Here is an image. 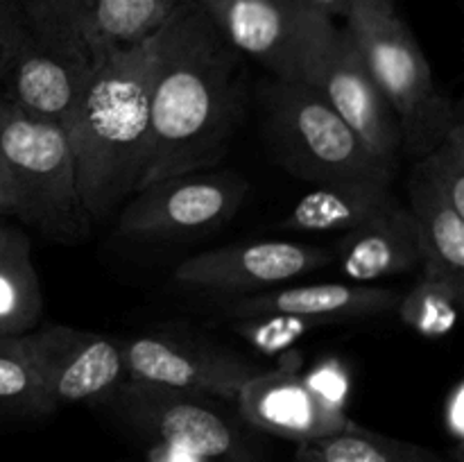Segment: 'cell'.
I'll use <instances>...</instances> for the list:
<instances>
[{"mask_svg": "<svg viewBox=\"0 0 464 462\" xmlns=\"http://www.w3.org/2000/svg\"><path fill=\"white\" fill-rule=\"evenodd\" d=\"M447 421H449V426H451V430H453V435H456V438H462V385H458L456 390H453V394H451V401H449V406H447Z\"/></svg>", "mask_w": 464, "mask_h": 462, "instance_id": "cell-27", "label": "cell"}, {"mask_svg": "<svg viewBox=\"0 0 464 462\" xmlns=\"http://www.w3.org/2000/svg\"><path fill=\"white\" fill-rule=\"evenodd\" d=\"M331 261L334 254L315 245L261 240L195 254L175 267L172 279L184 288L234 293L245 297L279 288Z\"/></svg>", "mask_w": 464, "mask_h": 462, "instance_id": "cell-11", "label": "cell"}, {"mask_svg": "<svg viewBox=\"0 0 464 462\" xmlns=\"http://www.w3.org/2000/svg\"><path fill=\"white\" fill-rule=\"evenodd\" d=\"M181 3H193V5H199V7H207L211 0H181Z\"/></svg>", "mask_w": 464, "mask_h": 462, "instance_id": "cell-28", "label": "cell"}, {"mask_svg": "<svg viewBox=\"0 0 464 462\" xmlns=\"http://www.w3.org/2000/svg\"><path fill=\"white\" fill-rule=\"evenodd\" d=\"M95 59L36 39L27 32L0 95L21 111L54 122L63 130L89 82Z\"/></svg>", "mask_w": 464, "mask_h": 462, "instance_id": "cell-15", "label": "cell"}, {"mask_svg": "<svg viewBox=\"0 0 464 462\" xmlns=\"http://www.w3.org/2000/svg\"><path fill=\"white\" fill-rule=\"evenodd\" d=\"M267 134L285 170L315 186L394 179V166L376 159L352 127L299 82H281L266 95Z\"/></svg>", "mask_w": 464, "mask_h": 462, "instance_id": "cell-5", "label": "cell"}, {"mask_svg": "<svg viewBox=\"0 0 464 462\" xmlns=\"http://www.w3.org/2000/svg\"><path fill=\"white\" fill-rule=\"evenodd\" d=\"M338 261L353 284H374L421 267L420 231L412 213L397 204L347 231L338 243Z\"/></svg>", "mask_w": 464, "mask_h": 462, "instance_id": "cell-17", "label": "cell"}, {"mask_svg": "<svg viewBox=\"0 0 464 462\" xmlns=\"http://www.w3.org/2000/svg\"><path fill=\"white\" fill-rule=\"evenodd\" d=\"M408 190V211L420 231L424 276L464 288V216L453 211L415 170Z\"/></svg>", "mask_w": 464, "mask_h": 462, "instance_id": "cell-19", "label": "cell"}, {"mask_svg": "<svg viewBox=\"0 0 464 462\" xmlns=\"http://www.w3.org/2000/svg\"><path fill=\"white\" fill-rule=\"evenodd\" d=\"M104 399L130 424L177 451L195 457H231L238 451L234 426L207 397L125 379Z\"/></svg>", "mask_w": 464, "mask_h": 462, "instance_id": "cell-10", "label": "cell"}, {"mask_svg": "<svg viewBox=\"0 0 464 462\" xmlns=\"http://www.w3.org/2000/svg\"><path fill=\"white\" fill-rule=\"evenodd\" d=\"M297 456L299 462H444L430 448L383 438L358 426L299 444Z\"/></svg>", "mask_w": 464, "mask_h": 462, "instance_id": "cell-21", "label": "cell"}, {"mask_svg": "<svg viewBox=\"0 0 464 462\" xmlns=\"http://www.w3.org/2000/svg\"><path fill=\"white\" fill-rule=\"evenodd\" d=\"M236 63L238 53L199 5L179 0L150 36V143L139 190L216 161L236 107Z\"/></svg>", "mask_w": 464, "mask_h": 462, "instance_id": "cell-1", "label": "cell"}, {"mask_svg": "<svg viewBox=\"0 0 464 462\" xmlns=\"http://www.w3.org/2000/svg\"><path fill=\"white\" fill-rule=\"evenodd\" d=\"M14 340L53 408L104 399L127 379L122 344L107 335L50 324Z\"/></svg>", "mask_w": 464, "mask_h": 462, "instance_id": "cell-8", "label": "cell"}, {"mask_svg": "<svg viewBox=\"0 0 464 462\" xmlns=\"http://www.w3.org/2000/svg\"><path fill=\"white\" fill-rule=\"evenodd\" d=\"M245 419L266 433L295 442H313L352 428L343 408L285 367L266 370L234 399Z\"/></svg>", "mask_w": 464, "mask_h": 462, "instance_id": "cell-14", "label": "cell"}, {"mask_svg": "<svg viewBox=\"0 0 464 462\" xmlns=\"http://www.w3.org/2000/svg\"><path fill=\"white\" fill-rule=\"evenodd\" d=\"M122 358L127 379L207 399H236L247 380L267 370L238 353L163 335L130 340L122 344Z\"/></svg>", "mask_w": 464, "mask_h": 462, "instance_id": "cell-12", "label": "cell"}, {"mask_svg": "<svg viewBox=\"0 0 464 462\" xmlns=\"http://www.w3.org/2000/svg\"><path fill=\"white\" fill-rule=\"evenodd\" d=\"M179 0H23L36 39L100 57L148 41Z\"/></svg>", "mask_w": 464, "mask_h": 462, "instance_id": "cell-9", "label": "cell"}, {"mask_svg": "<svg viewBox=\"0 0 464 462\" xmlns=\"http://www.w3.org/2000/svg\"><path fill=\"white\" fill-rule=\"evenodd\" d=\"M238 54L281 82H297L308 32L320 16L304 0H211L204 7Z\"/></svg>", "mask_w": 464, "mask_h": 462, "instance_id": "cell-13", "label": "cell"}, {"mask_svg": "<svg viewBox=\"0 0 464 462\" xmlns=\"http://www.w3.org/2000/svg\"><path fill=\"white\" fill-rule=\"evenodd\" d=\"M392 181L356 179L338 184L315 186L293 207L284 225L308 234L352 231L372 217L397 207V197L390 190Z\"/></svg>", "mask_w": 464, "mask_h": 462, "instance_id": "cell-18", "label": "cell"}, {"mask_svg": "<svg viewBox=\"0 0 464 462\" xmlns=\"http://www.w3.org/2000/svg\"><path fill=\"white\" fill-rule=\"evenodd\" d=\"M376 89L401 130V148L415 159L442 143L460 120L440 91L429 59L392 0H356L344 16Z\"/></svg>", "mask_w": 464, "mask_h": 462, "instance_id": "cell-4", "label": "cell"}, {"mask_svg": "<svg viewBox=\"0 0 464 462\" xmlns=\"http://www.w3.org/2000/svg\"><path fill=\"white\" fill-rule=\"evenodd\" d=\"M304 3L308 5V7H313L315 12L324 14V16L329 18H344L349 14V9H352V5L356 3V0H304Z\"/></svg>", "mask_w": 464, "mask_h": 462, "instance_id": "cell-26", "label": "cell"}, {"mask_svg": "<svg viewBox=\"0 0 464 462\" xmlns=\"http://www.w3.org/2000/svg\"><path fill=\"white\" fill-rule=\"evenodd\" d=\"M0 217H14L57 243H77L91 229L66 131L21 111L3 95Z\"/></svg>", "mask_w": 464, "mask_h": 462, "instance_id": "cell-3", "label": "cell"}, {"mask_svg": "<svg viewBox=\"0 0 464 462\" xmlns=\"http://www.w3.org/2000/svg\"><path fill=\"white\" fill-rule=\"evenodd\" d=\"M297 82L324 100L376 159L397 168L401 130L347 27H338L324 14L315 18L299 59Z\"/></svg>", "mask_w": 464, "mask_h": 462, "instance_id": "cell-6", "label": "cell"}, {"mask_svg": "<svg viewBox=\"0 0 464 462\" xmlns=\"http://www.w3.org/2000/svg\"><path fill=\"white\" fill-rule=\"evenodd\" d=\"M53 410L34 371L14 338H0V415H39Z\"/></svg>", "mask_w": 464, "mask_h": 462, "instance_id": "cell-24", "label": "cell"}, {"mask_svg": "<svg viewBox=\"0 0 464 462\" xmlns=\"http://www.w3.org/2000/svg\"><path fill=\"white\" fill-rule=\"evenodd\" d=\"M63 131L82 204L102 220L139 190L148 161V41L95 59Z\"/></svg>", "mask_w": 464, "mask_h": 462, "instance_id": "cell-2", "label": "cell"}, {"mask_svg": "<svg viewBox=\"0 0 464 462\" xmlns=\"http://www.w3.org/2000/svg\"><path fill=\"white\" fill-rule=\"evenodd\" d=\"M247 181L234 172H186L131 195L118 217L127 238H177L229 220L247 195Z\"/></svg>", "mask_w": 464, "mask_h": 462, "instance_id": "cell-7", "label": "cell"}, {"mask_svg": "<svg viewBox=\"0 0 464 462\" xmlns=\"http://www.w3.org/2000/svg\"><path fill=\"white\" fill-rule=\"evenodd\" d=\"M464 299V288L444 281L421 279L406 297L399 299V315L426 338H442L453 329Z\"/></svg>", "mask_w": 464, "mask_h": 462, "instance_id": "cell-22", "label": "cell"}, {"mask_svg": "<svg viewBox=\"0 0 464 462\" xmlns=\"http://www.w3.org/2000/svg\"><path fill=\"white\" fill-rule=\"evenodd\" d=\"M41 311L44 294L30 236L0 217V338H18L32 331Z\"/></svg>", "mask_w": 464, "mask_h": 462, "instance_id": "cell-20", "label": "cell"}, {"mask_svg": "<svg viewBox=\"0 0 464 462\" xmlns=\"http://www.w3.org/2000/svg\"><path fill=\"white\" fill-rule=\"evenodd\" d=\"M25 36L27 18L23 0H0V91Z\"/></svg>", "mask_w": 464, "mask_h": 462, "instance_id": "cell-25", "label": "cell"}, {"mask_svg": "<svg viewBox=\"0 0 464 462\" xmlns=\"http://www.w3.org/2000/svg\"><path fill=\"white\" fill-rule=\"evenodd\" d=\"M412 170L449 204L464 216V125L458 120L442 143L426 157L417 159Z\"/></svg>", "mask_w": 464, "mask_h": 462, "instance_id": "cell-23", "label": "cell"}, {"mask_svg": "<svg viewBox=\"0 0 464 462\" xmlns=\"http://www.w3.org/2000/svg\"><path fill=\"white\" fill-rule=\"evenodd\" d=\"M401 294L392 288L372 284H311L272 288L245 294L231 302L229 313L240 320L252 317H293L331 324L362 320L394 311Z\"/></svg>", "mask_w": 464, "mask_h": 462, "instance_id": "cell-16", "label": "cell"}]
</instances>
